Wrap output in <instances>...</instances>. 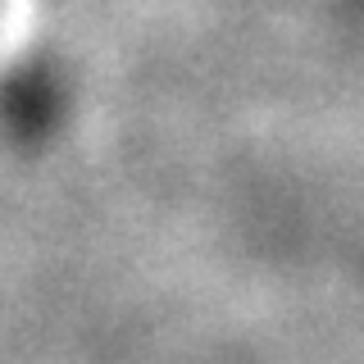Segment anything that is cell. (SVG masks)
Instances as JSON below:
<instances>
[{
	"label": "cell",
	"instance_id": "obj_1",
	"mask_svg": "<svg viewBox=\"0 0 364 364\" xmlns=\"http://www.w3.org/2000/svg\"><path fill=\"white\" fill-rule=\"evenodd\" d=\"M41 91H46V77H18L5 91V114L23 128H37V109H50V96H41Z\"/></svg>",
	"mask_w": 364,
	"mask_h": 364
}]
</instances>
